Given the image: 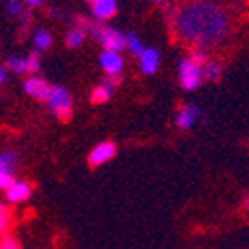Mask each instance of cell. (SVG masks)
Masks as SVG:
<instances>
[{
  "instance_id": "7c38bea8",
  "label": "cell",
  "mask_w": 249,
  "mask_h": 249,
  "mask_svg": "<svg viewBox=\"0 0 249 249\" xmlns=\"http://www.w3.org/2000/svg\"><path fill=\"white\" fill-rule=\"evenodd\" d=\"M139 64H141L142 73L152 75L160 66V52L157 48H144L141 52V55H139Z\"/></svg>"
},
{
  "instance_id": "9a60e30c",
  "label": "cell",
  "mask_w": 249,
  "mask_h": 249,
  "mask_svg": "<svg viewBox=\"0 0 249 249\" xmlns=\"http://www.w3.org/2000/svg\"><path fill=\"white\" fill-rule=\"evenodd\" d=\"M6 71H12L14 75H26L28 70H26V55H18V53H12L6 57Z\"/></svg>"
},
{
  "instance_id": "ac0fdd59",
  "label": "cell",
  "mask_w": 249,
  "mask_h": 249,
  "mask_svg": "<svg viewBox=\"0 0 249 249\" xmlns=\"http://www.w3.org/2000/svg\"><path fill=\"white\" fill-rule=\"evenodd\" d=\"M42 68V53L32 50L28 55H26V70H28V75H36Z\"/></svg>"
},
{
  "instance_id": "ba28073f",
  "label": "cell",
  "mask_w": 249,
  "mask_h": 249,
  "mask_svg": "<svg viewBox=\"0 0 249 249\" xmlns=\"http://www.w3.org/2000/svg\"><path fill=\"white\" fill-rule=\"evenodd\" d=\"M32 184L28 180H16L8 190H4V196H6V202L8 204H24L32 198Z\"/></svg>"
},
{
  "instance_id": "8fae6325",
  "label": "cell",
  "mask_w": 249,
  "mask_h": 249,
  "mask_svg": "<svg viewBox=\"0 0 249 249\" xmlns=\"http://www.w3.org/2000/svg\"><path fill=\"white\" fill-rule=\"evenodd\" d=\"M91 14L97 22H107L117 14V0H93Z\"/></svg>"
},
{
  "instance_id": "5b68a950",
  "label": "cell",
  "mask_w": 249,
  "mask_h": 249,
  "mask_svg": "<svg viewBox=\"0 0 249 249\" xmlns=\"http://www.w3.org/2000/svg\"><path fill=\"white\" fill-rule=\"evenodd\" d=\"M178 75H180V83L186 91H192L196 87H200L202 79V66L196 64L192 57H184L178 66Z\"/></svg>"
},
{
  "instance_id": "7402d4cb",
  "label": "cell",
  "mask_w": 249,
  "mask_h": 249,
  "mask_svg": "<svg viewBox=\"0 0 249 249\" xmlns=\"http://www.w3.org/2000/svg\"><path fill=\"white\" fill-rule=\"evenodd\" d=\"M0 249H22V245L12 233H4L0 235Z\"/></svg>"
},
{
  "instance_id": "3957f363",
  "label": "cell",
  "mask_w": 249,
  "mask_h": 249,
  "mask_svg": "<svg viewBox=\"0 0 249 249\" xmlns=\"http://www.w3.org/2000/svg\"><path fill=\"white\" fill-rule=\"evenodd\" d=\"M89 34L103 46V50H109V52H121V50H124V34L121 32V30L113 28V26L91 24Z\"/></svg>"
},
{
  "instance_id": "2e32d148",
  "label": "cell",
  "mask_w": 249,
  "mask_h": 249,
  "mask_svg": "<svg viewBox=\"0 0 249 249\" xmlns=\"http://www.w3.org/2000/svg\"><path fill=\"white\" fill-rule=\"evenodd\" d=\"M85 38H87V32H85V30L79 28V26H73V28L68 30V34H66V44H68V48L73 50V48L83 46Z\"/></svg>"
},
{
  "instance_id": "8992f818",
  "label": "cell",
  "mask_w": 249,
  "mask_h": 249,
  "mask_svg": "<svg viewBox=\"0 0 249 249\" xmlns=\"http://www.w3.org/2000/svg\"><path fill=\"white\" fill-rule=\"evenodd\" d=\"M22 87H24L26 95L32 97L34 101H46L52 85H50L44 77H40V75H30V77L24 79V85H22Z\"/></svg>"
},
{
  "instance_id": "7a4b0ae2",
  "label": "cell",
  "mask_w": 249,
  "mask_h": 249,
  "mask_svg": "<svg viewBox=\"0 0 249 249\" xmlns=\"http://www.w3.org/2000/svg\"><path fill=\"white\" fill-rule=\"evenodd\" d=\"M46 107L55 119L70 121L73 115V97L70 89L64 85H52L46 97Z\"/></svg>"
},
{
  "instance_id": "d4e9b609",
  "label": "cell",
  "mask_w": 249,
  "mask_h": 249,
  "mask_svg": "<svg viewBox=\"0 0 249 249\" xmlns=\"http://www.w3.org/2000/svg\"><path fill=\"white\" fill-rule=\"evenodd\" d=\"M152 4H160V6H164V4H168V0H150Z\"/></svg>"
},
{
  "instance_id": "9c48e42d",
  "label": "cell",
  "mask_w": 249,
  "mask_h": 249,
  "mask_svg": "<svg viewBox=\"0 0 249 249\" xmlns=\"http://www.w3.org/2000/svg\"><path fill=\"white\" fill-rule=\"evenodd\" d=\"M115 154H117V146H115V142L105 141V142H99L95 148L89 152V159H87V160H89L91 166H101V164L113 160V159H115Z\"/></svg>"
},
{
  "instance_id": "6da1fadb",
  "label": "cell",
  "mask_w": 249,
  "mask_h": 249,
  "mask_svg": "<svg viewBox=\"0 0 249 249\" xmlns=\"http://www.w3.org/2000/svg\"><path fill=\"white\" fill-rule=\"evenodd\" d=\"M172 28L186 44L206 52L228 38L230 18L212 0H192L178 10Z\"/></svg>"
},
{
  "instance_id": "277c9868",
  "label": "cell",
  "mask_w": 249,
  "mask_h": 249,
  "mask_svg": "<svg viewBox=\"0 0 249 249\" xmlns=\"http://www.w3.org/2000/svg\"><path fill=\"white\" fill-rule=\"evenodd\" d=\"M18 154L14 150H2L0 152V190H8L10 186L18 180Z\"/></svg>"
},
{
  "instance_id": "cb8c5ba5",
  "label": "cell",
  "mask_w": 249,
  "mask_h": 249,
  "mask_svg": "<svg viewBox=\"0 0 249 249\" xmlns=\"http://www.w3.org/2000/svg\"><path fill=\"white\" fill-rule=\"evenodd\" d=\"M6 77H8L6 68H4V66H0V87H2V85L6 83Z\"/></svg>"
},
{
  "instance_id": "ffe728a7",
  "label": "cell",
  "mask_w": 249,
  "mask_h": 249,
  "mask_svg": "<svg viewBox=\"0 0 249 249\" xmlns=\"http://www.w3.org/2000/svg\"><path fill=\"white\" fill-rule=\"evenodd\" d=\"M6 14L10 18H20L24 14V2L22 0H6Z\"/></svg>"
},
{
  "instance_id": "4316f807",
  "label": "cell",
  "mask_w": 249,
  "mask_h": 249,
  "mask_svg": "<svg viewBox=\"0 0 249 249\" xmlns=\"http://www.w3.org/2000/svg\"><path fill=\"white\" fill-rule=\"evenodd\" d=\"M87 2H93V0H87Z\"/></svg>"
},
{
  "instance_id": "52a82bcc",
  "label": "cell",
  "mask_w": 249,
  "mask_h": 249,
  "mask_svg": "<svg viewBox=\"0 0 249 249\" xmlns=\"http://www.w3.org/2000/svg\"><path fill=\"white\" fill-rule=\"evenodd\" d=\"M99 66L107 73V77H119V73L124 68V61L121 57V52H109L103 50L99 55Z\"/></svg>"
},
{
  "instance_id": "d6986e66",
  "label": "cell",
  "mask_w": 249,
  "mask_h": 249,
  "mask_svg": "<svg viewBox=\"0 0 249 249\" xmlns=\"http://www.w3.org/2000/svg\"><path fill=\"white\" fill-rule=\"evenodd\" d=\"M124 48H127L133 55H141V52L144 50V48H142V42H141V38H139V34H135V32L124 34Z\"/></svg>"
},
{
  "instance_id": "4fadbf2b",
  "label": "cell",
  "mask_w": 249,
  "mask_h": 249,
  "mask_svg": "<svg viewBox=\"0 0 249 249\" xmlns=\"http://www.w3.org/2000/svg\"><path fill=\"white\" fill-rule=\"evenodd\" d=\"M200 115H202V111L196 105H186L180 109V113L176 117V124L180 129H190V127H194V123L198 121Z\"/></svg>"
},
{
  "instance_id": "484cf974",
  "label": "cell",
  "mask_w": 249,
  "mask_h": 249,
  "mask_svg": "<svg viewBox=\"0 0 249 249\" xmlns=\"http://www.w3.org/2000/svg\"><path fill=\"white\" fill-rule=\"evenodd\" d=\"M245 208L249 210V196H247V200H245Z\"/></svg>"
},
{
  "instance_id": "30bf717a",
  "label": "cell",
  "mask_w": 249,
  "mask_h": 249,
  "mask_svg": "<svg viewBox=\"0 0 249 249\" xmlns=\"http://www.w3.org/2000/svg\"><path fill=\"white\" fill-rule=\"evenodd\" d=\"M117 85H119V77H107V81L95 85L91 89V103H95V105L107 103L113 97V91Z\"/></svg>"
},
{
  "instance_id": "5bb4252c",
  "label": "cell",
  "mask_w": 249,
  "mask_h": 249,
  "mask_svg": "<svg viewBox=\"0 0 249 249\" xmlns=\"http://www.w3.org/2000/svg\"><path fill=\"white\" fill-rule=\"evenodd\" d=\"M52 44H53V36H52V32H50L48 28L34 30V34H32V46H34L36 52L44 53V52H48L52 48Z\"/></svg>"
},
{
  "instance_id": "603a6c76",
  "label": "cell",
  "mask_w": 249,
  "mask_h": 249,
  "mask_svg": "<svg viewBox=\"0 0 249 249\" xmlns=\"http://www.w3.org/2000/svg\"><path fill=\"white\" fill-rule=\"evenodd\" d=\"M22 2H24L28 8H38V6L46 4V0H22Z\"/></svg>"
},
{
  "instance_id": "e0dca14e",
  "label": "cell",
  "mask_w": 249,
  "mask_h": 249,
  "mask_svg": "<svg viewBox=\"0 0 249 249\" xmlns=\"http://www.w3.org/2000/svg\"><path fill=\"white\" fill-rule=\"evenodd\" d=\"M220 73H222V68H220V64H217V61L208 59L206 64L202 66V79L217 81V79H220Z\"/></svg>"
},
{
  "instance_id": "44dd1931",
  "label": "cell",
  "mask_w": 249,
  "mask_h": 249,
  "mask_svg": "<svg viewBox=\"0 0 249 249\" xmlns=\"http://www.w3.org/2000/svg\"><path fill=\"white\" fill-rule=\"evenodd\" d=\"M8 228H10V213H8V208L0 202V235L8 233Z\"/></svg>"
}]
</instances>
